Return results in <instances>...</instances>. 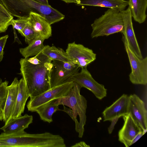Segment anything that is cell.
<instances>
[{"label": "cell", "mask_w": 147, "mask_h": 147, "mask_svg": "<svg viewBox=\"0 0 147 147\" xmlns=\"http://www.w3.org/2000/svg\"><path fill=\"white\" fill-rule=\"evenodd\" d=\"M11 17L0 11V33L6 32L8 27L12 24Z\"/></svg>", "instance_id": "obj_25"}, {"label": "cell", "mask_w": 147, "mask_h": 147, "mask_svg": "<svg viewBox=\"0 0 147 147\" xmlns=\"http://www.w3.org/2000/svg\"><path fill=\"white\" fill-rule=\"evenodd\" d=\"M3 82L2 80L0 78V85H1Z\"/></svg>", "instance_id": "obj_36"}, {"label": "cell", "mask_w": 147, "mask_h": 147, "mask_svg": "<svg viewBox=\"0 0 147 147\" xmlns=\"http://www.w3.org/2000/svg\"><path fill=\"white\" fill-rule=\"evenodd\" d=\"M65 52L72 61L80 68H87L96 59V54L93 51L75 42L68 44Z\"/></svg>", "instance_id": "obj_7"}, {"label": "cell", "mask_w": 147, "mask_h": 147, "mask_svg": "<svg viewBox=\"0 0 147 147\" xmlns=\"http://www.w3.org/2000/svg\"><path fill=\"white\" fill-rule=\"evenodd\" d=\"M11 22L13 27L21 35L22 30L28 23V18H18L16 20L13 19Z\"/></svg>", "instance_id": "obj_27"}, {"label": "cell", "mask_w": 147, "mask_h": 147, "mask_svg": "<svg viewBox=\"0 0 147 147\" xmlns=\"http://www.w3.org/2000/svg\"><path fill=\"white\" fill-rule=\"evenodd\" d=\"M45 40L41 37L37 36L28 46L20 48V52L25 58L35 56L42 52L44 47L43 42Z\"/></svg>", "instance_id": "obj_20"}, {"label": "cell", "mask_w": 147, "mask_h": 147, "mask_svg": "<svg viewBox=\"0 0 147 147\" xmlns=\"http://www.w3.org/2000/svg\"><path fill=\"white\" fill-rule=\"evenodd\" d=\"M28 23L36 32L37 36L47 39L52 36V29L48 21L37 13L31 12L28 17Z\"/></svg>", "instance_id": "obj_13"}, {"label": "cell", "mask_w": 147, "mask_h": 147, "mask_svg": "<svg viewBox=\"0 0 147 147\" xmlns=\"http://www.w3.org/2000/svg\"><path fill=\"white\" fill-rule=\"evenodd\" d=\"M123 43L130 65L131 72L129 75L130 82L135 84L146 85L147 84V57L140 59L134 53L123 36Z\"/></svg>", "instance_id": "obj_5"}, {"label": "cell", "mask_w": 147, "mask_h": 147, "mask_svg": "<svg viewBox=\"0 0 147 147\" xmlns=\"http://www.w3.org/2000/svg\"><path fill=\"white\" fill-rule=\"evenodd\" d=\"M91 26L92 38L118 32L123 33L124 23L120 11L109 8L104 14L94 20Z\"/></svg>", "instance_id": "obj_3"}, {"label": "cell", "mask_w": 147, "mask_h": 147, "mask_svg": "<svg viewBox=\"0 0 147 147\" xmlns=\"http://www.w3.org/2000/svg\"><path fill=\"white\" fill-rule=\"evenodd\" d=\"M82 88L80 85L74 82L73 86L67 94L56 99V102L59 105L66 106L71 109L76 118H77L78 115L79 116L78 133L80 138H82L84 131V127L86 121L87 108V100L80 94Z\"/></svg>", "instance_id": "obj_4"}, {"label": "cell", "mask_w": 147, "mask_h": 147, "mask_svg": "<svg viewBox=\"0 0 147 147\" xmlns=\"http://www.w3.org/2000/svg\"><path fill=\"white\" fill-rule=\"evenodd\" d=\"M123 117L124 123L118 132V140L128 147L131 145L132 140L142 129L129 114Z\"/></svg>", "instance_id": "obj_11"}, {"label": "cell", "mask_w": 147, "mask_h": 147, "mask_svg": "<svg viewBox=\"0 0 147 147\" xmlns=\"http://www.w3.org/2000/svg\"><path fill=\"white\" fill-rule=\"evenodd\" d=\"M35 2L43 5H49L48 0H32Z\"/></svg>", "instance_id": "obj_33"}, {"label": "cell", "mask_w": 147, "mask_h": 147, "mask_svg": "<svg viewBox=\"0 0 147 147\" xmlns=\"http://www.w3.org/2000/svg\"><path fill=\"white\" fill-rule=\"evenodd\" d=\"M21 35L24 37L25 41L28 45L37 36L36 32L28 23L22 30Z\"/></svg>", "instance_id": "obj_24"}, {"label": "cell", "mask_w": 147, "mask_h": 147, "mask_svg": "<svg viewBox=\"0 0 147 147\" xmlns=\"http://www.w3.org/2000/svg\"><path fill=\"white\" fill-rule=\"evenodd\" d=\"M19 62L20 74L24 80L30 97L38 95L51 88L50 76L53 65L51 59L41 52L38 64H32L25 58L20 59Z\"/></svg>", "instance_id": "obj_1"}, {"label": "cell", "mask_w": 147, "mask_h": 147, "mask_svg": "<svg viewBox=\"0 0 147 147\" xmlns=\"http://www.w3.org/2000/svg\"><path fill=\"white\" fill-rule=\"evenodd\" d=\"M124 23V31L122 34L129 48L138 58H143L142 53L136 39L133 26L131 13L128 7L120 11Z\"/></svg>", "instance_id": "obj_10"}, {"label": "cell", "mask_w": 147, "mask_h": 147, "mask_svg": "<svg viewBox=\"0 0 147 147\" xmlns=\"http://www.w3.org/2000/svg\"><path fill=\"white\" fill-rule=\"evenodd\" d=\"M8 83V82L6 80L0 85V109L3 111L7 95Z\"/></svg>", "instance_id": "obj_26"}, {"label": "cell", "mask_w": 147, "mask_h": 147, "mask_svg": "<svg viewBox=\"0 0 147 147\" xmlns=\"http://www.w3.org/2000/svg\"><path fill=\"white\" fill-rule=\"evenodd\" d=\"M72 147H89L90 146L87 145L83 141L80 142L76 143L74 145L71 146Z\"/></svg>", "instance_id": "obj_32"}, {"label": "cell", "mask_w": 147, "mask_h": 147, "mask_svg": "<svg viewBox=\"0 0 147 147\" xmlns=\"http://www.w3.org/2000/svg\"><path fill=\"white\" fill-rule=\"evenodd\" d=\"M63 106V110H60L62 111L67 113L75 122L76 130L77 132L78 133L79 131V122L78 121L77 118H76L75 117L73 112L71 109L67 108L65 105Z\"/></svg>", "instance_id": "obj_28"}, {"label": "cell", "mask_w": 147, "mask_h": 147, "mask_svg": "<svg viewBox=\"0 0 147 147\" xmlns=\"http://www.w3.org/2000/svg\"><path fill=\"white\" fill-rule=\"evenodd\" d=\"M8 37V35H6L0 37V62L3 60L4 54L3 49Z\"/></svg>", "instance_id": "obj_29"}, {"label": "cell", "mask_w": 147, "mask_h": 147, "mask_svg": "<svg viewBox=\"0 0 147 147\" xmlns=\"http://www.w3.org/2000/svg\"><path fill=\"white\" fill-rule=\"evenodd\" d=\"M144 134L143 130L141 131L132 140L131 143V145L139 140Z\"/></svg>", "instance_id": "obj_31"}, {"label": "cell", "mask_w": 147, "mask_h": 147, "mask_svg": "<svg viewBox=\"0 0 147 147\" xmlns=\"http://www.w3.org/2000/svg\"><path fill=\"white\" fill-rule=\"evenodd\" d=\"M129 96L123 94L102 112L103 121L118 120L121 117L128 114Z\"/></svg>", "instance_id": "obj_12"}, {"label": "cell", "mask_w": 147, "mask_h": 147, "mask_svg": "<svg viewBox=\"0 0 147 147\" xmlns=\"http://www.w3.org/2000/svg\"><path fill=\"white\" fill-rule=\"evenodd\" d=\"M33 120L32 115L26 114L23 116L11 119L0 129L6 133L24 131L32 123Z\"/></svg>", "instance_id": "obj_15"}, {"label": "cell", "mask_w": 147, "mask_h": 147, "mask_svg": "<svg viewBox=\"0 0 147 147\" xmlns=\"http://www.w3.org/2000/svg\"><path fill=\"white\" fill-rule=\"evenodd\" d=\"M53 63L50 76L51 88L72 81V77L67 75L57 66Z\"/></svg>", "instance_id": "obj_21"}, {"label": "cell", "mask_w": 147, "mask_h": 147, "mask_svg": "<svg viewBox=\"0 0 147 147\" xmlns=\"http://www.w3.org/2000/svg\"><path fill=\"white\" fill-rule=\"evenodd\" d=\"M52 62L60 68L67 75L72 78L78 72L80 68L73 61L65 62L53 60Z\"/></svg>", "instance_id": "obj_23"}, {"label": "cell", "mask_w": 147, "mask_h": 147, "mask_svg": "<svg viewBox=\"0 0 147 147\" xmlns=\"http://www.w3.org/2000/svg\"><path fill=\"white\" fill-rule=\"evenodd\" d=\"M56 99L51 100L38 107L35 111L41 120L49 123L53 121L52 116L56 111L60 110Z\"/></svg>", "instance_id": "obj_19"}, {"label": "cell", "mask_w": 147, "mask_h": 147, "mask_svg": "<svg viewBox=\"0 0 147 147\" xmlns=\"http://www.w3.org/2000/svg\"><path fill=\"white\" fill-rule=\"evenodd\" d=\"M53 138L51 133L30 134L24 131L0 134V147H50Z\"/></svg>", "instance_id": "obj_2"}, {"label": "cell", "mask_w": 147, "mask_h": 147, "mask_svg": "<svg viewBox=\"0 0 147 147\" xmlns=\"http://www.w3.org/2000/svg\"><path fill=\"white\" fill-rule=\"evenodd\" d=\"M64 2L67 3H75L77 5L79 3L80 0H61Z\"/></svg>", "instance_id": "obj_34"}, {"label": "cell", "mask_w": 147, "mask_h": 147, "mask_svg": "<svg viewBox=\"0 0 147 147\" xmlns=\"http://www.w3.org/2000/svg\"><path fill=\"white\" fill-rule=\"evenodd\" d=\"M45 55L53 60H57L65 62L72 61L65 51L61 48H57L53 45L44 46L42 52Z\"/></svg>", "instance_id": "obj_22"}, {"label": "cell", "mask_w": 147, "mask_h": 147, "mask_svg": "<svg viewBox=\"0 0 147 147\" xmlns=\"http://www.w3.org/2000/svg\"><path fill=\"white\" fill-rule=\"evenodd\" d=\"M29 97L26 90L25 82L22 78L19 80V89L16 102L10 119L22 116L24 110L26 101Z\"/></svg>", "instance_id": "obj_17"}, {"label": "cell", "mask_w": 147, "mask_h": 147, "mask_svg": "<svg viewBox=\"0 0 147 147\" xmlns=\"http://www.w3.org/2000/svg\"><path fill=\"white\" fill-rule=\"evenodd\" d=\"M4 119L3 111L0 109V120L2 121Z\"/></svg>", "instance_id": "obj_35"}, {"label": "cell", "mask_w": 147, "mask_h": 147, "mask_svg": "<svg viewBox=\"0 0 147 147\" xmlns=\"http://www.w3.org/2000/svg\"><path fill=\"white\" fill-rule=\"evenodd\" d=\"M127 112L145 134L147 131L146 107L144 102L136 94L129 96Z\"/></svg>", "instance_id": "obj_9"}, {"label": "cell", "mask_w": 147, "mask_h": 147, "mask_svg": "<svg viewBox=\"0 0 147 147\" xmlns=\"http://www.w3.org/2000/svg\"><path fill=\"white\" fill-rule=\"evenodd\" d=\"M19 82L16 77L11 84L7 87V95L4 110L3 121L6 123L10 119L15 107L19 89Z\"/></svg>", "instance_id": "obj_14"}, {"label": "cell", "mask_w": 147, "mask_h": 147, "mask_svg": "<svg viewBox=\"0 0 147 147\" xmlns=\"http://www.w3.org/2000/svg\"><path fill=\"white\" fill-rule=\"evenodd\" d=\"M128 5L132 17L139 24L144 23L146 19L147 0H129Z\"/></svg>", "instance_id": "obj_18"}, {"label": "cell", "mask_w": 147, "mask_h": 147, "mask_svg": "<svg viewBox=\"0 0 147 147\" xmlns=\"http://www.w3.org/2000/svg\"><path fill=\"white\" fill-rule=\"evenodd\" d=\"M73 85L74 82L71 81L52 88L37 96L30 97L27 105L28 111L35 112L38 107L43 104L66 96Z\"/></svg>", "instance_id": "obj_6"}, {"label": "cell", "mask_w": 147, "mask_h": 147, "mask_svg": "<svg viewBox=\"0 0 147 147\" xmlns=\"http://www.w3.org/2000/svg\"><path fill=\"white\" fill-rule=\"evenodd\" d=\"M0 11L2 12L5 13L8 16L10 17H13V16H12L7 10L5 8L2 3L0 0Z\"/></svg>", "instance_id": "obj_30"}, {"label": "cell", "mask_w": 147, "mask_h": 147, "mask_svg": "<svg viewBox=\"0 0 147 147\" xmlns=\"http://www.w3.org/2000/svg\"><path fill=\"white\" fill-rule=\"evenodd\" d=\"M72 81L82 88H86L90 91L99 100H101L107 96V89L104 85L95 80L86 68H82L80 72L73 76Z\"/></svg>", "instance_id": "obj_8"}, {"label": "cell", "mask_w": 147, "mask_h": 147, "mask_svg": "<svg viewBox=\"0 0 147 147\" xmlns=\"http://www.w3.org/2000/svg\"><path fill=\"white\" fill-rule=\"evenodd\" d=\"M78 5L107 7L121 11L125 9L128 5V1L125 0H80Z\"/></svg>", "instance_id": "obj_16"}]
</instances>
